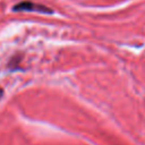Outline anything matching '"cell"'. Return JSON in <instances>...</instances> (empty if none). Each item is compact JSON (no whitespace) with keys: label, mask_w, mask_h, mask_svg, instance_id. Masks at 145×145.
Masks as SVG:
<instances>
[{"label":"cell","mask_w":145,"mask_h":145,"mask_svg":"<svg viewBox=\"0 0 145 145\" xmlns=\"http://www.w3.org/2000/svg\"><path fill=\"white\" fill-rule=\"evenodd\" d=\"M12 11H37L42 14H53V10H51L50 8L31 1H22L15 5L12 7Z\"/></svg>","instance_id":"obj_1"},{"label":"cell","mask_w":145,"mask_h":145,"mask_svg":"<svg viewBox=\"0 0 145 145\" xmlns=\"http://www.w3.org/2000/svg\"><path fill=\"white\" fill-rule=\"evenodd\" d=\"M1 95H2V89L0 88V97H1Z\"/></svg>","instance_id":"obj_2"}]
</instances>
